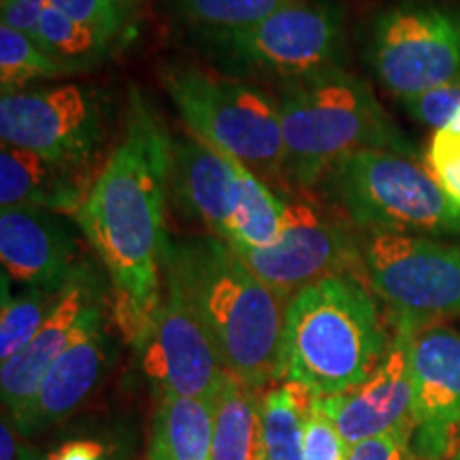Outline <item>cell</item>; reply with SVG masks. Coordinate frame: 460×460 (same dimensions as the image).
<instances>
[{"instance_id": "d6a6232c", "label": "cell", "mask_w": 460, "mask_h": 460, "mask_svg": "<svg viewBox=\"0 0 460 460\" xmlns=\"http://www.w3.org/2000/svg\"><path fill=\"white\" fill-rule=\"evenodd\" d=\"M51 0H3L0 24L34 37L39 22L49 9Z\"/></svg>"}, {"instance_id": "9a60e30c", "label": "cell", "mask_w": 460, "mask_h": 460, "mask_svg": "<svg viewBox=\"0 0 460 460\" xmlns=\"http://www.w3.org/2000/svg\"><path fill=\"white\" fill-rule=\"evenodd\" d=\"M102 309H107L102 284L96 273L82 264L62 288L56 307L32 341L0 367V396L4 411L15 416L31 402L58 356Z\"/></svg>"}, {"instance_id": "cb8c5ba5", "label": "cell", "mask_w": 460, "mask_h": 460, "mask_svg": "<svg viewBox=\"0 0 460 460\" xmlns=\"http://www.w3.org/2000/svg\"><path fill=\"white\" fill-rule=\"evenodd\" d=\"M137 433L128 420H90L56 439L37 460H132Z\"/></svg>"}, {"instance_id": "e575fe53", "label": "cell", "mask_w": 460, "mask_h": 460, "mask_svg": "<svg viewBox=\"0 0 460 460\" xmlns=\"http://www.w3.org/2000/svg\"><path fill=\"white\" fill-rule=\"evenodd\" d=\"M39 447L17 433L13 420L3 410L0 420V460H37Z\"/></svg>"}, {"instance_id": "ffe728a7", "label": "cell", "mask_w": 460, "mask_h": 460, "mask_svg": "<svg viewBox=\"0 0 460 460\" xmlns=\"http://www.w3.org/2000/svg\"><path fill=\"white\" fill-rule=\"evenodd\" d=\"M214 399H200V396L156 399V410L147 430L146 460H211L216 418Z\"/></svg>"}, {"instance_id": "8fae6325", "label": "cell", "mask_w": 460, "mask_h": 460, "mask_svg": "<svg viewBox=\"0 0 460 460\" xmlns=\"http://www.w3.org/2000/svg\"><path fill=\"white\" fill-rule=\"evenodd\" d=\"M0 141L54 163L85 169L102 141L99 96L79 84L3 94Z\"/></svg>"}, {"instance_id": "4dcf8cb0", "label": "cell", "mask_w": 460, "mask_h": 460, "mask_svg": "<svg viewBox=\"0 0 460 460\" xmlns=\"http://www.w3.org/2000/svg\"><path fill=\"white\" fill-rule=\"evenodd\" d=\"M124 0H51V7L73 17L79 24L92 28L111 41L122 26Z\"/></svg>"}, {"instance_id": "8d00e7d4", "label": "cell", "mask_w": 460, "mask_h": 460, "mask_svg": "<svg viewBox=\"0 0 460 460\" xmlns=\"http://www.w3.org/2000/svg\"><path fill=\"white\" fill-rule=\"evenodd\" d=\"M452 460H460V450H458L456 454H454V456H452Z\"/></svg>"}, {"instance_id": "7402d4cb", "label": "cell", "mask_w": 460, "mask_h": 460, "mask_svg": "<svg viewBox=\"0 0 460 460\" xmlns=\"http://www.w3.org/2000/svg\"><path fill=\"white\" fill-rule=\"evenodd\" d=\"M237 171V207H234L230 247H271L284 233L288 200L278 197L267 181L233 158Z\"/></svg>"}, {"instance_id": "ac0fdd59", "label": "cell", "mask_w": 460, "mask_h": 460, "mask_svg": "<svg viewBox=\"0 0 460 460\" xmlns=\"http://www.w3.org/2000/svg\"><path fill=\"white\" fill-rule=\"evenodd\" d=\"M58 216L31 207L3 209L0 261L11 281L60 292L82 267L75 234Z\"/></svg>"}, {"instance_id": "484cf974", "label": "cell", "mask_w": 460, "mask_h": 460, "mask_svg": "<svg viewBox=\"0 0 460 460\" xmlns=\"http://www.w3.org/2000/svg\"><path fill=\"white\" fill-rule=\"evenodd\" d=\"M77 73L58 62L31 34L0 24V85L3 94L20 92L34 79H54Z\"/></svg>"}, {"instance_id": "836d02e7", "label": "cell", "mask_w": 460, "mask_h": 460, "mask_svg": "<svg viewBox=\"0 0 460 460\" xmlns=\"http://www.w3.org/2000/svg\"><path fill=\"white\" fill-rule=\"evenodd\" d=\"M456 158H460V107L444 128L433 132L424 154V166L427 171H433Z\"/></svg>"}, {"instance_id": "1f68e13d", "label": "cell", "mask_w": 460, "mask_h": 460, "mask_svg": "<svg viewBox=\"0 0 460 460\" xmlns=\"http://www.w3.org/2000/svg\"><path fill=\"white\" fill-rule=\"evenodd\" d=\"M411 430H396L376 439L349 446L348 460H413L410 452Z\"/></svg>"}, {"instance_id": "d4e9b609", "label": "cell", "mask_w": 460, "mask_h": 460, "mask_svg": "<svg viewBox=\"0 0 460 460\" xmlns=\"http://www.w3.org/2000/svg\"><path fill=\"white\" fill-rule=\"evenodd\" d=\"M9 275L3 273V309H0V362L13 358L37 335L49 318L60 292L45 288H24L11 295Z\"/></svg>"}, {"instance_id": "52a82bcc", "label": "cell", "mask_w": 460, "mask_h": 460, "mask_svg": "<svg viewBox=\"0 0 460 460\" xmlns=\"http://www.w3.org/2000/svg\"><path fill=\"white\" fill-rule=\"evenodd\" d=\"M365 279L390 320L413 326L460 315V245L416 234H362Z\"/></svg>"}, {"instance_id": "7a4b0ae2", "label": "cell", "mask_w": 460, "mask_h": 460, "mask_svg": "<svg viewBox=\"0 0 460 460\" xmlns=\"http://www.w3.org/2000/svg\"><path fill=\"white\" fill-rule=\"evenodd\" d=\"M163 269L181 286L224 369L254 390L279 382L288 298L211 234L166 239Z\"/></svg>"}, {"instance_id": "603a6c76", "label": "cell", "mask_w": 460, "mask_h": 460, "mask_svg": "<svg viewBox=\"0 0 460 460\" xmlns=\"http://www.w3.org/2000/svg\"><path fill=\"white\" fill-rule=\"evenodd\" d=\"M312 393L281 382L261 396L264 460H305V418Z\"/></svg>"}, {"instance_id": "9c48e42d", "label": "cell", "mask_w": 460, "mask_h": 460, "mask_svg": "<svg viewBox=\"0 0 460 460\" xmlns=\"http://www.w3.org/2000/svg\"><path fill=\"white\" fill-rule=\"evenodd\" d=\"M209 41L230 65L281 82L341 66L343 17L332 0H288L252 28Z\"/></svg>"}, {"instance_id": "5bb4252c", "label": "cell", "mask_w": 460, "mask_h": 460, "mask_svg": "<svg viewBox=\"0 0 460 460\" xmlns=\"http://www.w3.org/2000/svg\"><path fill=\"white\" fill-rule=\"evenodd\" d=\"M390 345L371 376L348 393L320 396L348 447L413 427L410 341L418 326L401 320H390Z\"/></svg>"}, {"instance_id": "d6986e66", "label": "cell", "mask_w": 460, "mask_h": 460, "mask_svg": "<svg viewBox=\"0 0 460 460\" xmlns=\"http://www.w3.org/2000/svg\"><path fill=\"white\" fill-rule=\"evenodd\" d=\"M92 183L84 169L48 160L39 154L3 146L0 149V205L31 207L51 214L77 216Z\"/></svg>"}, {"instance_id": "74e56055", "label": "cell", "mask_w": 460, "mask_h": 460, "mask_svg": "<svg viewBox=\"0 0 460 460\" xmlns=\"http://www.w3.org/2000/svg\"><path fill=\"white\" fill-rule=\"evenodd\" d=\"M124 3H126V4H128V3H135V0H124Z\"/></svg>"}, {"instance_id": "7c38bea8", "label": "cell", "mask_w": 460, "mask_h": 460, "mask_svg": "<svg viewBox=\"0 0 460 460\" xmlns=\"http://www.w3.org/2000/svg\"><path fill=\"white\" fill-rule=\"evenodd\" d=\"M135 349L139 369L154 399H214L226 376L203 324L190 307L181 286L169 271H164L163 303L156 318Z\"/></svg>"}, {"instance_id": "277c9868", "label": "cell", "mask_w": 460, "mask_h": 460, "mask_svg": "<svg viewBox=\"0 0 460 460\" xmlns=\"http://www.w3.org/2000/svg\"><path fill=\"white\" fill-rule=\"evenodd\" d=\"M278 109L284 137V181L309 192L331 166L362 149L418 158V149L358 75L332 66L281 79Z\"/></svg>"}, {"instance_id": "2e32d148", "label": "cell", "mask_w": 460, "mask_h": 460, "mask_svg": "<svg viewBox=\"0 0 460 460\" xmlns=\"http://www.w3.org/2000/svg\"><path fill=\"white\" fill-rule=\"evenodd\" d=\"M113 337L107 331V309L88 322L45 373L41 386L13 420L17 433L34 439L45 430L60 427L101 386L111 369Z\"/></svg>"}, {"instance_id": "f1b7e54d", "label": "cell", "mask_w": 460, "mask_h": 460, "mask_svg": "<svg viewBox=\"0 0 460 460\" xmlns=\"http://www.w3.org/2000/svg\"><path fill=\"white\" fill-rule=\"evenodd\" d=\"M348 444L320 396H312L305 418V460H348Z\"/></svg>"}, {"instance_id": "44dd1931", "label": "cell", "mask_w": 460, "mask_h": 460, "mask_svg": "<svg viewBox=\"0 0 460 460\" xmlns=\"http://www.w3.org/2000/svg\"><path fill=\"white\" fill-rule=\"evenodd\" d=\"M211 460H264L258 390L226 371L216 399Z\"/></svg>"}, {"instance_id": "f546056e", "label": "cell", "mask_w": 460, "mask_h": 460, "mask_svg": "<svg viewBox=\"0 0 460 460\" xmlns=\"http://www.w3.org/2000/svg\"><path fill=\"white\" fill-rule=\"evenodd\" d=\"M402 105L416 122L429 126L433 130H441L460 107V77L444 85H437L429 92H422L413 99L402 101Z\"/></svg>"}, {"instance_id": "ba28073f", "label": "cell", "mask_w": 460, "mask_h": 460, "mask_svg": "<svg viewBox=\"0 0 460 460\" xmlns=\"http://www.w3.org/2000/svg\"><path fill=\"white\" fill-rule=\"evenodd\" d=\"M369 62L390 94L407 101L460 77V11L401 0L371 24Z\"/></svg>"}, {"instance_id": "30bf717a", "label": "cell", "mask_w": 460, "mask_h": 460, "mask_svg": "<svg viewBox=\"0 0 460 460\" xmlns=\"http://www.w3.org/2000/svg\"><path fill=\"white\" fill-rule=\"evenodd\" d=\"M247 267L290 301L303 288L331 275L365 279L360 241L335 214L309 199L288 200L284 233L271 247H233ZM367 281V279H365Z\"/></svg>"}, {"instance_id": "6da1fadb", "label": "cell", "mask_w": 460, "mask_h": 460, "mask_svg": "<svg viewBox=\"0 0 460 460\" xmlns=\"http://www.w3.org/2000/svg\"><path fill=\"white\" fill-rule=\"evenodd\" d=\"M171 141L147 101L132 90L122 139L75 216L107 271L113 326L132 348L146 337L163 303Z\"/></svg>"}, {"instance_id": "5b68a950", "label": "cell", "mask_w": 460, "mask_h": 460, "mask_svg": "<svg viewBox=\"0 0 460 460\" xmlns=\"http://www.w3.org/2000/svg\"><path fill=\"white\" fill-rule=\"evenodd\" d=\"M320 186L362 234L460 237V207L416 158L362 149L332 164Z\"/></svg>"}, {"instance_id": "4fadbf2b", "label": "cell", "mask_w": 460, "mask_h": 460, "mask_svg": "<svg viewBox=\"0 0 460 460\" xmlns=\"http://www.w3.org/2000/svg\"><path fill=\"white\" fill-rule=\"evenodd\" d=\"M410 373L413 384V460L450 456L460 427V332L427 324L411 332Z\"/></svg>"}, {"instance_id": "8992f818", "label": "cell", "mask_w": 460, "mask_h": 460, "mask_svg": "<svg viewBox=\"0 0 460 460\" xmlns=\"http://www.w3.org/2000/svg\"><path fill=\"white\" fill-rule=\"evenodd\" d=\"M160 82L188 132L239 160L262 181L284 183L278 101L239 79L192 65H163Z\"/></svg>"}, {"instance_id": "83f0119b", "label": "cell", "mask_w": 460, "mask_h": 460, "mask_svg": "<svg viewBox=\"0 0 460 460\" xmlns=\"http://www.w3.org/2000/svg\"><path fill=\"white\" fill-rule=\"evenodd\" d=\"M288 0H177L183 20L209 39L252 28Z\"/></svg>"}, {"instance_id": "3957f363", "label": "cell", "mask_w": 460, "mask_h": 460, "mask_svg": "<svg viewBox=\"0 0 460 460\" xmlns=\"http://www.w3.org/2000/svg\"><path fill=\"white\" fill-rule=\"evenodd\" d=\"M393 329L365 279L331 275L288 301L279 354V382L314 396L358 386L386 354Z\"/></svg>"}, {"instance_id": "d590c367", "label": "cell", "mask_w": 460, "mask_h": 460, "mask_svg": "<svg viewBox=\"0 0 460 460\" xmlns=\"http://www.w3.org/2000/svg\"><path fill=\"white\" fill-rule=\"evenodd\" d=\"M429 172L435 177L437 183L446 190L447 197L460 207V158L450 160V163L437 166V169Z\"/></svg>"}, {"instance_id": "4316f807", "label": "cell", "mask_w": 460, "mask_h": 460, "mask_svg": "<svg viewBox=\"0 0 460 460\" xmlns=\"http://www.w3.org/2000/svg\"><path fill=\"white\" fill-rule=\"evenodd\" d=\"M34 39L41 43V48L49 56H54L62 65L71 66L73 71H82L84 66L94 65L105 54L109 45V39L102 34L79 24L51 4L39 22Z\"/></svg>"}, {"instance_id": "e0dca14e", "label": "cell", "mask_w": 460, "mask_h": 460, "mask_svg": "<svg viewBox=\"0 0 460 460\" xmlns=\"http://www.w3.org/2000/svg\"><path fill=\"white\" fill-rule=\"evenodd\" d=\"M169 199L175 209L211 237L233 241L237 171L233 158L192 132L171 141Z\"/></svg>"}]
</instances>
